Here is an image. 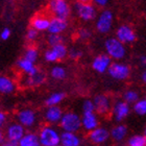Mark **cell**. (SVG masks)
Segmentation results:
<instances>
[{
	"label": "cell",
	"mask_w": 146,
	"mask_h": 146,
	"mask_svg": "<svg viewBox=\"0 0 146 146\" xmlns=\"http://www.w3.org/2000/svg\"><path fill=\"white\" fill-rule=\"evenodd\" d=\"M61 127L65 133H74L78 131L82 127V122H80V116L76 113L68 112L63 114L61 118Z\"/></svg>",
	"instance_id": "6da1fadb"
},
{
	"label": "cell",
	"mask_w": 146,
	"mask_h": 146,
	"mask_svg": "<svg viewBox=\"0 0 146 146\" xmlns=\"http://www.w3.org/2000/svg\"><path fill=\"white\" fill-rule=\"evenodd\" d=\"M39 142L41 146H58L61 144V135L50 126H45L40 131Z\"/></svg>",
	"instance_id": "7a4b0ae2"
},
{
	"label": "cell",
	"mask_w": 146,
	"mask_h": 146,
	"mask_svg": "<svg viewBox=\"0 0 146 146\" xmlns=\"http://www.w3.org/2000/svg\"><path fill=\"white\" fill-rule=\"evenodd\" d=\"M107 55L110 58L114 60H122L126 54L125 46L120 43L116 38H110L104 43Z\"/></svg>",
	"instance_id": "3957f363"
},
{
	"label": "cell",
	"mask_w": 146,
	"mask_h": 146,
	"mask_svg": "<svg viewBox=\"0 0 146 146\" xmlns=\"http://www.w3.org/2000/svg\"><path fill=\"white\" fill-rule=\"evenodd\" d=\"M114 21V15L110 9H104L98 16L96 21V28L100 34H107L111 31Z\"/></svg>",
	"instance_id": "277c9868"
},
{
	"label": "cell",
	"mask_w": 146,
	"mask_h": 146,
	"mask_svg": "<svg viewBox=\"0 0 146 146\" xmlns=\"http://www.w3.org/2000/svg\"><path fill=\"white\" fill-rule=\"evenodd\" d=\"M110 76L116 80H124L131 74V68L122 63H112L108 69Z\"/></svg>",
	"instance_id": "5b68a950"
},
{
	"label": "cell",
	"mask_w": 146,
	"mask_h": 146,
	"mask_svg": "<svg viewBox=\"0 0 146 146\" xmlns=\"http://www.w3.org/2000/svg\"><path fill=\"white\" fill-rule=\"evenodd\" d=\"M75 7L78 17L84 21H92L96 18V9L91 3L77 2Z\"/></svg>",
	"instance_id": "8992f818"
},
{
	"label": "cell",
	"mask_w": 146,
	"mask_h": 146,
	"mask_svg": "<svg viewBox=\"0 0 146 146\" xmlns=\"http://www.w3.org/2000/svg\"><path fill=\"white\" fill-rule=\"evenodd\" d=\"M49 6L55 15V18L66 20L70 15V6L65 0H52L49 2Z\"/></svg>",
	"instance_id": "52a82bcc"
},
{
	"label": "cell",
	"mask_w": 146,
	"mask_h": 146,
	"mask_svg": "<svg viewBox=\"0 0 146 146\" xmlns=\"http://www.w3.org/2000/svg\"><path fill=\"white\" fill-rule=\"evenodd\" d=\"M116 39L119 42L124 45L125 43H133L136 41V34L133 31V28L128 25H121L119 26L117 31H116Z\"/></svg>",
	"instance_id": "ba28073f"
},
{
	"label": "cell",
	"mask_w": 146,
	"mask_h": 146,
	"mask_svg": "<svg viewBox=\"0 0 146 146\" xmlns=\"http://www.w3.org/2000/svg\"><path fill=\"white\" fill-rule=\"evenodd\" d=\"M17 119L19 121V124L22 125L23 127H31L36 123V114L33 110L24 109L21 110L17 115Z\"/></svg>",
	"instance_id": "9c48e42d"
},
{
	"label": "cell",
	"mask_w": 146,
	"mask_h": 146,
	"mask_svg": "<svg viewBox=\"0 0 146 146\" xmlns=\"http://www.w3.org/2000/svg\"><path fill=\"white\" fill-rule=\"evenodd\" d=\"M111 64H112L111 58L107 54H99L94 58L92 62V68L98 73H104L108 71Z\"/></svg>",
	"instance_id": "30bf717a"
},
{
	"label": "cell",
	"mask_w": 146,
	"mask_h": 146,
	"mask_svg": "<svg viewBox=\"0 0 146 146\" xmlns=\"http://www.w3.org/2000/svg\"><path fill=\"white\" fill-rule=\"evenodd\" d=\"M95 111L99 114H107L111 109V104H110V99L107 95L104 94H98L95 96L94 100H93Z\"/></svg>",
	"instance_id": "8fae6325"
},
{
	"label": "cell",
	"mask_w": 146,
	"mask_h": 146,
	"mask_svg": "<svg viewBox=\"0 0 146 146\" xmlns=\"http://www.w3.org/2000/svg\"><path fill=\"white\" fill-rule=\"evenodd\" d=\"M110 138V131L106 127H97L90 131L89 139L92 143L101 144L104 143Z\"/></svg>",
	"instance_id": "7c38bea8"
},
{
	"label": "cell",
	"mask_w": 146,
	"mask_h": 146,
	"mask_svg": "<svg viewBox=\"0 0 146 146\" xmlns=\"http://www.w3.org/2000/svg\"><path fill=\"white\" fill-rule=\"evenodd\" d=\"M80 122H82V126L86 131H91L98 127V118L94 112L84 113L82 117H80Z\"/></svg>",
	"instance_id": "4fadbf2b"
},
{
	"label": "cell",
	"mask_w": 146,
	"mask_h": 146,
	"mask_svg": "<svg viewBox=\"0 0 146 146\" xmlns=\"http://www.w3.org/2000/svg\"><path fill=\"white\" fill-rule=\"evenodd\" d=\"M24 135V127L19 124V123H13V124H11L7 127V131H6V137H7V139L9 141L19 142Z\"/></svg>",
	"instance_id": "5bb4252c"
},
{
	"label": "cell",
	"mask_w": 146,
	"mask_h": 146,
	"mask_svg": "<svg viewBox=\"0 0 146 146\" xmlns=\"http://www.w3.org/2000/svg\"><path fill=\"white\" fill-rule=\"evenodd\" d=\"M129 104H127L124 101H118L116 102L113 109V114L115 117V120L118 122H121L122 120H124L129 114Z\"/></svg>",
	"instance_id": "9a60e30c"
},
{
	"label": "cell",
	"mask_w": 146,
	"mask_h": 146,
	"mask_svg": "<svg viewBox=\"0 0 146 146\" xmlns=\"http://www.w3.org/2000/svg\"><path fill=\"white\" fill-rule=\"evenodd\" d=\"M68 23L66 20L60 18H51L49 21V27L47 31L50 35H61L63 31H66Z\"/></svg>",
	"instance_id": "2e32d148"
},
{
	"label": "cell",
	"mask_w": 146,
	"mask_h": 146,
	"mask_svg": "<svg viewBox=\"0 0 146 146\" xmlns=\"http://www.w3.org/2000/svg\"><path fill=\"white\" fill-rule=\"evenodd\" d=\"M63 110L58 107H49L45 113L46 120L50 123H58L61 121V118L63 116Z\"/></svg>",
	"instance_id": "e0dca14e"
},
{
	"label": "cell",
	"mask_w": 146,
	"mask_h": 146,
	"mask_svg": "<svg viewBox=\"0 0 146 146\" xmlns=\"http://www.w3.org/2000/svg\"><path fill=\"white\" fill-rule=\"evenodd\" d=\"M62 146H80V138L74 133H63L61 135Z\"/></svg>",
	"instance_id": "ac0fdd59"
},
{
	"label": "cell",
	"mask_w": 146,
	"mask_h": 146,
	"mask_svg": "<svg viewBox=\"0 0 146 146\" xmlns=\"http://www.w3.org/2000/svg\"><path fill=\"white\" fill-rule=\"evenodd\" d=\"M49 21H50V19L46 18L44 16H36L33 19L31 25H33V28L36 29L38 33L39 31H45L49 27Z\"/></svg>",
	"instance_id": "d6986e66"
},
{
	"label": "cell",
	"mask_w": 146,
	"mask_h": 146,
	"mask_svg": "<svg viewBox=\"0 0 146 146\" xmlns=\"http://www.w3.org/2000/svg\"><path fill=\"white\" fill-rule=\"evenodd\" d=\"M15 90V84L12 79L5 75H0V93L9 94Z\"/></svg>",
	"instance_id": "ffe728a7"
},
{
	"label": "cell",
	"mask_w": 146,
	"mask_h": 146,
	"mask_svg": "<svg viewBox=\"0 0 146 146\" xmlns=\"http://www.w3.org/2000/svg\"><path fill=\"white\" fill-rule=\"evenodd\" d=\"M19 146H41L39 142L38 135L34 133H27L21 138V140L18 142Z\"/></svg>",
	"instance_id": "44dd1931"
},
{
	"label": "cell",
	"mask_w": 146,
	"mask_h": 146,
	"mask_svg": "<svg viewBox=\"0 0 146 146\" xmlns=\"http://www.w3.org/2000/svg\"><path fill=\"white\" fill-rule=\"evenodd\" d=\"M126 134H127V127L123 124H118L116 125L115 127L112 128L110 136L112 137V139L119 142V141H122L124 139Z\"/></svg>",
	"instance_id": "7402d4cb"
},
{
	"label": "cell",
	"mask_w": 146,
	"mask_h": 146,
	"mask_svg": "<svg viewBox=\"0 0 146 146\" xmlns=\"http://www.w3.org/2000/svg\"><path fill=\"white\" fill-rule=\"evenodd\" d=\"M18 67L20 68L21 70L24 71L25 73H27L28 76L34 75V74H36V73L39 71V69L35 66V64L26 61L24 58H21V60L18 62Z\"/></svg>",
	"instance_id": "603a6c76"
},
{
	"label": "cell",
	"mask_w": 146,
	"mask_h": 146,
	"mask_svg": "<svg viewBox=\"0 0 146 146\" xmlns=\"http://www.w3.org/2000/svg\"><path fill=\"white\" fill-rule=\"evenodd\" d=\"M45 79H46L45 74L39 70L36 74H34V75L28 76L27 82H27V85L29 86V87H36V86L42 85L43 82H45Z\"/></svg>",
	"instance_id": "cb8c5ba5"
},
{
	"label": "cell",
	"mask_w": 146,
	"mask_h": 146,
	"mask_svg": "<svg viewBox=\"0 0 146 146\" xmlns=\"http://www.w3.org/2000/svg\"><path fill=\"white\" fill-rule=\"evenodd\" d=\"M65 98V93L62 92H56L53 93L46 99V104L49 107H56L61 101H63V99Z\"/></svg>",
	"instance_id": "d4e9b609"
},
{
	"label": "cell",
	"mask_w": 146,
	"mask_h": 146,
	"mask_svg": "<svg viewBox=\"0 0 146 146\" xmlns=\"http://www.w3.org/2000/svg\"><path fill=\"white\" fill-rule=\"evenodd\" d=\"M50 75L55 80H62L66 77V70H65V68L61 67V66H55L50 71Z\"/></svg>",
	"instance_id": "484cf974"
},
{
	"label": "cell",
	"mask_w": 146,
	"mask_h": 146,
	"mask_svg": "<svg viewBox=\"0 0 146 146\" xmlns=\"http://www.w3.org/2000/svg\"><path fill=\"white\" fill-rule=\"evenodd\" d=\"M38 56H39V51L35 47H29V48L26 49L23 58L35 64V62H36V60H38Z\"/></svg>",
	"instance_id": "4316f807"
},
{
	"label": "cell",
	"mask_w": 146,
	"mask_h": 146,
	"mask_svg": "<svg viewBox=\"0 0 146 146\" xmlns=\"http://www.w3.org/2000/svg\"><path fill=\"white\" fill-rule=\"evenodd\" d=\"M51 49L54 51L55 54H56L58 60H63L68 54V49L64 44H60V45H56L54 47H51Z\"/></svg>",
	"instance_id": "83f0119b"
},
{
	"label": "cell",
	"mask_w": 146,
	"mask_h": 146,
	"mask_svg": "<svg viewBox=\"0 0 146 146\" xmlns=\"http://www.w3.org/2000/svg\"><path fill=\"white\" fill-rule=\"evenodd\" d=\"M128 146H146V138L142 135H136L128 140Z\"/></svg>",
	"instance_id": "f1b7e54d"
},
{
	"label": "cell",
	"mask_w": 146,
	"mask_h": 146,
	"mask_svg": "<svg viewBox=\"0 0 146 146\" xmlns=\"http://www.w3.org/2000/svg\"><path fill=\"white\" fill-rule=\"evenodd\" d=\"M123 99H124V102H126L127 104H133V102H136V101L139 100V93L136 91H133V90H129V91H126L123 95Z\"/></svg>",
	"instance_id": "f546056e"
},
{
	"label": "cell",
	"mask_w": 146,
	"mask_h": 146,
	"mask_svg": "<svg viewBox=\"0 0 146 146\" xmlns=\"http://www.w3.org/2000/svg\"><path fill=\"white\" fill-rule=\"evenodd\" d=\"M134 111L137 113L138 115L144 116L146 114V100L145 99H140L135 102Z\"/></svg>",
	"instance_id": "4dcf8cb0"
},
{
	"label": "cell",
	"mask_w": 146,
	"mask_h": 146,
	"mask_svg": "<svg viewBox=\"0 0 146 146\" xmlns=\"http://www.w3.org/2000/svg\"><path fill=\"white\" fill-rule=\"evenodd\" d=\"M63 42H64V39L61 35H50L48 38V44L51 47H54L60 44H64Z\"/></svg>",
	"instance_id": "1f68e13d"
},
{
	"label": "cell",
	"mask_w": 146,
	"mask_h": 146,
	"mask_svg": "<svg viewBox=\"0 0 146 146\" xmlns=\"http://www.w3.org/2000/svg\"><path fill=\"white\" fill-rule=\"evenodd\" d=\"M44 58H45L46 62H48V63H53V62L58 61V56H56V54H55L54 51H53L51 48L48 49V50H46Z\"/></svg>",
	"instance_id": "d6a6232c"
},
{
	"label": "cell",
	"mask_w": 146,
	"mask_h": 146,
	"mask_svg": "<svg viewBox=\"0 0 146 146\" xmlns=\"http://www.w3.org/2000/svg\"><path fill=\"white\" fill-rule=\"evenodd\" d=\"M94 111H95V109H94L93 101L90 100V99H87V100L84 101V104H82V112L84 113H93Z\"/></svg>",
	"instance_id": "836d02e7"
},
{
	"label": "cell",
	"mask_w": 146,
	"mask_h": 146,
	"mask_svg": "<svg viewBox=\"0 0 146 146\" xmlns=\"http://www.w3.org/2000/svg\"><path fill=\"white\" fill-rule=\"evenodd\" d=\"M91 31H89L88 28H82V29H79L78 31V36L80 39L82 40H86V39H89L90 36H91Z\"/></svg>",
	"instance_id": "e575fe53"
},
{
	"label": "cell",
	"mask_w": 146,
	"mask_h": 146,
	"mask_svg": "<svg viewBox=\"0 0 146 146\" xmlns=\"http://www.w3.org/2000/svg\"><path fill=\"white\" fill-rule=\"evenodd\" d=\"M38 35H39V33H38L36 29L31 28V29H28L27 31L26 38H27V40H29V41H34V40H36V38H38Z\"/></svg>",
	"instance_id": "d590c367"
},
{
	"label": "cell",
	"mask_w": 146,
	"mask_h": 146,
	"mask_svg": "<svg viewBox=\"0 0 146 146\" xmlns=\"http://www.w3.org/2000/svg\"><path fill=\"white\" fill-rule=\"evenodd\" d=\"M82 51L80 50H78V49H71L70 51H69V55H70V58H73V60H77V58H79L80 56H82Z\"/></svg>",
	"instance_id": "8d00e7d4"
},
{
	"label": "cell",
	"mask_w": 146,
	"mask_h": 146,
	"mask_svg": "<svg viewBox=\"0 0 146 146\" xmlns=\"http://www.w3.org/2000/svg\"><path fill=\"white\" fill-rule=\"evenodd\" d=\"M9 36H11V31H9L7 27H5L4 29H2V31L0 33V38H1L2 40H4V41L9 39Z\"/></svg>",
	"instance_id": "74e56055"
},
{
	"label": "cell",
	"mask_w": 146,
	"mask_h": 146,
	"mask_svg": "<svg viewBox=\"0 0 146 146\" xmlns=\"http://www.w3.org/2000/svg\"><path fill=\"white\" fill-rule=\"evenodd\" d=\"M2 146H19L18 145V142H15V141H5V142H3Z\"/></svg>",
	"instance_id": "f35d334b"
},
{
	"label": "cell",
	"mask_w": 146,
	"mask_h": 146,
	"mask_svg": "<svg viewBox=\"0 0 146 146\" xmlns=\"http://www.w3.org/2000/svg\"><path fill=\"white\" fill-rule=\"evenodd\" d=\"M95 3L99 6H106L107 5L108 1L107 0H95Z\"/></svg>",
	"instance_id": "ab89813d"
},
{
	"label": "cell",
	"mask_w": 146,
	"mask_h": 146,
	"mask_svg": "<svg viewBox=\"0 0 146 146\" xmlns=\"http://www.w3.org/2000/svg\"><path fill=\"white\" fill-rule=\"evenodd\" d=\"M5 119H6V116L5 114L3 112H0V126L4 123V121H5Z\"/></svg>",
	"instance_id": "60d3db41"
},
{
	"label": "cell",
	"mask_w": 146,
	"mask_h": 146,
	"mask_svg": "<svg viewBox=\"0 0 146 146\" xmlns=\"http://www.w3.org/2000/svg\"><path fill=\"white\" fill-rule=\"evenodd\" d=\"M141 78H142V82H146V72H145V71L142 73V75H141Z\"/></svg>",
	"instance_id": "b9f144b4"
},
{
	"label": "cell",
	"mask_w": 146,
	"mask_h": 146,
	"mask_svg": "<svg viewBox=\"0 0 146 146\" xmlns=\"http://www.w3.org/2000/svg\"><path fill=\"white\" fill-rule=\"evenodd\" d=\"M4 142V136H3V134L0 131V144L3 143Z\"/></svg>",
	"instance_id": "7bdbcfd3"
},
{
	"label": "cell",
	"mask_w": 146,
	"mask_h": 146,
	"mask_svg": "<svg viewBox=\"0 0 146 146\" xmlns=\"http://www.w3.org/2000/svg\"><path fill=\"white\" fill-rule=\"evenodd\" d=\"M145 61H146L145 56H141V63H142V65H145Z\"/></svg>",
	"instance_id": "ee69618b"
},
{
	"label": "cell",
	"mask_w": 146,
	"mask_h": 146,
	"mask_svg": "<svg viewBox=\"0 0 146 146\" xmlns=\"http://www.w3.org/2000/svg\"><path fill=\"white\" fill-rule=\"evenodd\" d=\"M58 146H62V145H58Z\"/></svg>",
	"instance_id": "f6af8a7d"
}]
</instances>
